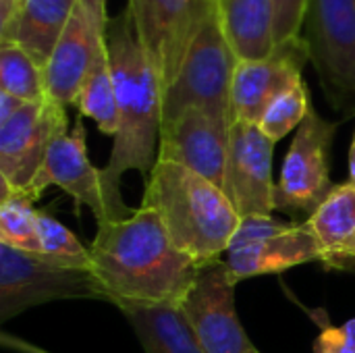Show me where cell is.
Returning <instances> with one entry per match:
<instances>
[{"label": "cell", "instance_id": "14", "mask_svg": "<svg viewBox=\"0 0 355 353\" xmlns=\"http://www.w3.org/2000/svg\"><path fill=\"white\" fill-rule=\"evenodd\" d=\"M310 62L306 40L283 42L275 52L260 60H237L233 73V119L260 123L266 108L289 87L304 81V67Z\"/></svg>", "mask_w": 355, "mask_h": 353}, {"label": "cell", "instance_id": "2", "mask_svg": "<svg viewBox=\"0 0 355 353\" xmlns=\"http://www.w3.org/2000/svg\"><path fill=\"white\" fill-rule=\"evenodd\" d=\"M108 60L119 102V131L100 173L112 216L123 221L135 210L123 202L121 177L135 169L148 181L162 131V81L127 8L108 23Z\"/></svg>", "mask_w": 355, "mask_h": 353}, {"label": "cell", "instance_id": "25", "mask_svg": "<svg viewBox=\"0 0 355 353\" xmlns=\"http://www.w3.org/2000/svg\"><path fill=\"white\" fill-rule=\"evenodd\" d=\"M310 108H312V102H310L308 85L306 81H300L293 87H289L285 94H281L266 108L258 125L277 144L279 139H283L285 135H289L293 129H297L304 123Z\"/></svg>", "mask_w": 355, "mask_h": 353}, {"label": "cell", "instance_id": "18", "mask_svg": "<svg viewBox=\"0 0 355 353\" xmlns=\"http://www.w3.org/2000/svg\"><path fill=\"white\" fill-rule=\"evenodd\" d=\"M314 233L327 270H355L347 258V246L355 235V183L335 185L318 210L304 221Z\"/></svg>", "mask_w": 355, "mask_h": 353}, {"label": "cell", "instance_id": "15", "mask_svg": "<svg viewBox=\"0 0 355 353\" xmlns=\"http://www.w3.org/2000/svg\"><path fill=\"white\" fill-rule=\"evenodd\" d=\"M48 185H58L62 191H67L75 200L77 208H89L98 225L114 221L104 193L102 173L87 156L85 127L81 121H77L71 133L60 131L52 139L44 166L31 187V200H35Z\"/></svg>", "mask_w": 355, "mask_h": 353}, {"label": "cell", "instance_id": "5", "mask_svg": "<svg viewBox=\"0 0 355 353\" xmlns=\"http://www.w3.org/2000/svg\"><path fill=\"white\" fill-rule=\"evenodd\" d=\"M60 300L106 302L92 270L62 266L40 254L0 243V322Z\"/></svg>", "mask_w": 355, "mask_h": 353}, {"label": "cell", "instance_id": "31", "mask_svg": "<svg viewBox=\"0 0 355 353\" xmlns=\"http://www.w3.org/2000/svg\"><path fill=\"white\" fill-rule=\"evenodd\" d=\"M347 166H349V181L355 183V133H354V141L349 146V158H347Z\"/></svg>", "mask_w": 355, "mask_h": 353}, {"label": "cell", "instance_id": "26", "mask_svg": "<svg viewBox=\"0 0 355 353\" xmlns=\"http://www.w3.org/2000/svg\"><path fill=\"white\" fill-rule=\"evenodd\" d=\"M308 0H275V42L277 46L302 35Z\"/></svg>", "mask_w": 355, "mask_h": 353}, {"label": "cell", "instance_id": "11", "mask_svg": "<svg viewBox=\"0 0 355 353\" xmlns=\"http://www.w3.org/2000/svg\"><path fill=\"white\" fill-rule=\"evenodd\" d=\"M237 281L225 260L202 266L181 304L202 353H260L245 333L235 308Z\"/></svg>", "mask_w": 355, "mask_h": 353}, {"label": "cell", "instance_id": "24", "mask_svg": "<svg viewBox=\"0 0 355 353\" xmlns=\"http://www.w3.org/2000/svg\"><path fill=\"white\" fill-rule=\"evenodd\" d=\"M37 223H40V239H42L40 256L62 266L92 270V252L77 239L73 231H69L62 223H58L48 212H40Z\"/></svg>", "mask_w": 355, "mask_h": 353}, {"label": "cell", "instance_id": "1", "mask_svg": "<svg viewBox=\"0 0 355 353\" xmlns=\"http://www.w3.org/2000/svg\"><path fill=\"white\" fill-rule=\"evenodd\" d=\"M89 252L92 273L116 310L181 306L204 266L175 248L144 204L129 218L100 223Z\"/></svg>", "mask_w": 355, "mask_h": 353}, {"label": "cell", "instance_id": "12", "mask_svg": "<svg viewBox=\"0 0 355 353\" xmlns=\"http://www.w3.org/2000/svg\"><path fill=\"white\" fill-rule=\"evenodd\" d=\"M272 152L275 141L260 129L258 123H233L225 193L241 218L268 216L277 210Z\"/></svg>", "mask_w": 355, "mask_h": 353}, {"label": "cell", "instance_id": "22", "mask_svg": "<svg viewBox=\"0 0 355 353\" xmlns=\"http://www.w3.org/2000/svg\"><path fill=\"white\" fill-rule=\"evenodd\" d=\"M0 89L23 102L46 100L44 67L8 40H0Z\"/></svg>", "mask_w": 355, "mask_h": 353}, {"label": "cell", "instance_id": "7", "mask_svg": "<svg viewBox=\"0 0 355 353\" xmlns=\"http://www.w3.org/2000/svg\"><path fill=\"white\" fill-rule=\"evenodd\" d=\"M335 133L337 123L322 119L312 106L285 156L275 196L277 210L291 218L306 216L308 221L327 200L335 187L331 181V146Z\"/></svg>", "mask_w": 355, "mask_h": 353}, {"label": "cell", "instance_id": "6", "mask_svg": "<svg viewBox=\"0 0 355 353\" xmlns=\"http://www.w3.org/2000/svg\"><path fill=\"white\" fill-rule=\"evenodd\" d=\"M329 104L355 112V0H308L304 33Z\"/></svg>", "mask_w": 355, "mask_h": 353}, {"label": "cell", "instance_id": "32", "mask_svg": "<svg viewBox=\"0 0 355 353\" xmlns=\"http://www.w3.org/2000/svg\"><path fill=\"white\" fill-rule=\"evenodd\" d=\"M347 258H349V262L355 266V235L352 237L349 246H347Z\"/></svg>", "mask_w": 355, "mask_h": 353}, {"label": "cell", "instance_id": "13", "mask_svg": "<svg viewBox=\"0 0 355 353\" xmlns=\"http://www.w3.org/2000/svg\"><path fill=\"white\" fill-rule=\"evenodd\" d=\"M231 127L206 110L189 108L162 123L158 158L183 164L225 191Z\"/></svg>", "mask_w": 355, "mask_h": 353}, {"label": "cell", "instance_id": "17", "mask_svg": "<svg viewBox=\"0 0 355 353\" xmlns=\"http://www.w3.org/2000/svg\"><path fill=\"white\" fill-rule=\"evenodd\" d=\"M77 0H21L12 21L0 29V40L21 46L46 69Z\"/></svg>", "mask_w": 355, "mask_h": 353}, {"label": "cell", "instance_id": "9", "mask_svg": "<svg viewBox=\"0 0 355 353\" xmlns=\"http://www.w3.org/2000/svg\"><path fill=\"white\" fill-rule=\"evenodd\" d=\"M218 6L220 0H127V12L160 75L162 92Z\"/></svg>", "mask_w": 355, "mask_h": 353}, {"label": "cell", "instance_id": "19", "mask_svg": "<svg viewBox=\"0 0 355 353\" xmlns=\"http://www.w3.org/2000/svg\"><path fill=\"white\" fill-rule=\"evenodd\" d=\"M220 21L237 60L275 52V0H220Z\"/></svg>", "mask_w": 355, "mask_h": 353}, {"label": "cell", "instance_id": "8", "mask_svg": "<svg viewBox=\"0 0 355 353\" xmlns=\"http://www.w3.org/2000/svg\"><path fill=\"white\" fill-rule=\"evenodd\" d=\"M108 23L106 0H77L44 69L48 100L62 108L75 106L85 79L108 54Z\"/></svg>", "mask_w": 355, "mask_h": 353}, {"label": "cell", "instance_id": "28", "mask_svg": "<svg viewBox=\"0 0 355 353\" xmlns=\"http://www.w3.org/2000/svg\"><path fill=\"white\" fill-rule=\"evenodd\" d=\"M314 353H355V318L341 327H324L314 341Z\"/></svg>", "mask_w": 355, "mask_h": 353}, {"label": "cell", "instance_id": "10", "mask_svg": "<svg viewBox=\"0 0 355 353\" xmlns=\"http://www.w3.org/2000/svg\"><path fill=\"white\" fill-rule=\"evenodd\" d=\"M67 108L52 100L25 102L0 123V183L2 189L31 198V187L44 166L52 139L67 131Z\"/></svg>", "mask_w": 355, "mask_h": 353}, {"label": "cell", "instance_id": "30", "mask_svg": "<svg viewBox=\"0 0 355 353\" xmlns=\"http://www.w3.org/2000/svg\"><path fill=\"white\" fill-rule=\"evenodd\" d=\"M0 341H2L4 347L15 350L17 353H44L42 347L31 345V343H27V341H23V339H17V337H12V335H6V333H2Z\"/></svg>", "mask_w": 355, "mask_h": 353}, {"label": "cell", "instance_id": "20", "mask_svg": "<svg viewBox=\"0 0 355 353\" xmlns=\"http://www.w3.org/2000/svg\"><path fill=\"white\" fill-rule=\"evenodd\" d=\"M146 353H202L181 306H127L119 310Z\"/></svg>", "mask_w": 355, "mask_h": 353}, {"label": "cell", "instance_id": "3", "mask_svg": "<svg viewBox=\"0 0 355 353\" xmlns=\"http://www.w3.org/2000/svg\"><path fill=\"white\" fill-rule=\"evenodd\" d=\"M141 204L158 214L175 248L200 264L220 260L241 223L220 187L183 164L160 158L146 181Z\"/></svg>", "mask_w": 355, "mask_h": 353}, {"label": "cell", "instance_id": "23", "mask_svg": "<svg viewBox=\"0 0 355 353\" xmlns=\"http://www.w3.org/2000/svg\"><path fill=\"white\" fill-rule=\"evenodd\" d=\"M40 210L33 208V200L2 189L0 196V243L17 248L27 254H42L40 239Z\"/></svg>", "mask_w": 355, "mask_h": 353}, {"label": "cell", "instance_id": "33", "mask_svg": "<svg viewBox=\"0 0 355 353\" xmlns=\"http://www.w3.org/2000/svg\"><path fill=\"white\" fill-rule=\"evenodd\" d=\"M44 353H50V352H44Z\"/></svg>", "mask_w": 355, "mask_h": 353}, {"label": "cell", "instance_id": "29", "mask_svg": "<svg viewBox=\"0 0 355 353\" xmlns=\"http://www.w3.org/2000/svg\"><path fill=\"white\" fill-rule=\"evenodd\" d=\"M23 104H25L23 100H19V98H15V96L0 89V123L8 121Z\"/></svg>", "mask_w": 355, "mask_h": 353}, {"label": "cell", "instance_id": "27", "mask_svg": "<svg viewBox=\"0 0 355 353\" xmlns=\"http://www.w3.org/2000/svg\"><path fill=\"white\" fill-rule=\"evenodd\" d=\"M291 227H293V223L277 221L270 214L268 216H243L239 227H237V233L233 235V241H231L229 250H235V248H241L245 243L266 239V237H272V235H279V233H285Z\"/></svg>", "mask_w": 355, "mask_h": 353}, {"label": "cell", "instance_id": "21", "mask_svg": "<svg viewBox=\"0 0 355 353\" xmlns=\"http://www.w3.org/2000/svg\"><path fill=\"white\" fill-rule=\"evenodd\" d=\"M75 108L79 110L81 117L92 119L104 135H112V137L116 135L119 102H116L108 54L94 67V71L85 79V83L77 96Z\"/></svg>", "mask_w": 355, "mask_h": 353}, {"label": "cell", "instance_id": "16", "mask_svg": "<svg viewBox=\"0 0 355 353\" xmlns=\"http://www.w3.org/2000/svg\"><path fill=\"white\" fill-rule=\"evenodd\" d=\"M320 246L306 223H293L285 233L245 243L227 252V268L239 283L260 275H279L289 268L320 262Z\"/></svg>", "mask_w": 355, "mask_h": 353}, {"label": "cell", "instance_id": "4", "mask_svg": "<svg viewBox=\"0 0 355 353\" xmlns=\"http://www.w3.org/2000/svg\"><path fill=\"white\" fill-rule=\"evenodd\" d=\"M237 56L225 35L218 6L191 42L175 79L162 92V123L189 108H200L233 125L231 89Z\"/></svg>", "mask_w": 355, "mask_h": 353}]
</instances>
